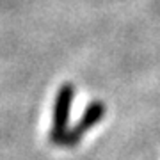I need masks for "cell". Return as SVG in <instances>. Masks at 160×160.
Here are the masks:
<instances>
[{
    "label": "cell",
    "mask_w": 160,
    "mask_h": 160,
    "mask_svg": "<svg viewBox=\"0 0 160 160\" xmlns=\"http://www.w3.org/2000/svg\"><path fill=\"white\" fill-rule=\"evenodd\" d=\"M105 114H107L105 102H100V100L89 102L86 105L84 112H82V116H80V119L68 130V133H66V137H64L61 146L62 148H77L80 144V141L84 139V135L87 132H91L105 118Z\"/></svg>",
    "instance_id": "cell-2"
},
{
    "label": "cell",
    "mask_w": 160,
    "mask_h": 160,
    "mask_svg": "<svg viewBox=\"0 0 160 160\" xmlns=\"http://www.w3.org/2000/svg\"><path fill=\"white\" fill-rule=\"evenodd\" d=\"M75 100V86L71 82L61 84L55 92L53 110H52V126L48 132V142L52 146H61L69 130V114Z\"/></svg>",
    "instance_id": "cell-1"
}]
</instances>
